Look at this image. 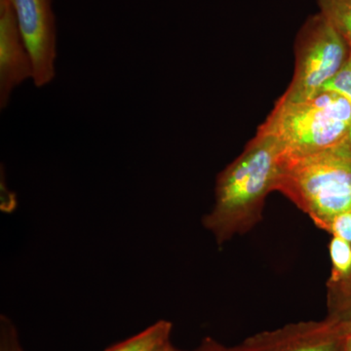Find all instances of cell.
<instances>
[{"label":"cell","mask_w":351,"mask_h":351,"mask_svg":"<svg viewBox=\"0 0 351 351\" xmlns=\"http://www.w3.org/2000/svg\"><path fill=\"white\" fill-rule=\"evenodd\" d=\"M193 351H241V350L239 346H234V348H228V346L221 345L211 337H206L202 339L198 348Z\"/></svg>","instance_id":"cell-16"},{"label":"cell","mask_w":351,"mask_h":351,"mask_svg":"<svg viewBox=\"0 0 351 351\" xmlns=\"http://www.w3.org/2000/svg\"><path fill=\"white\" fill-rule=\"evenodd\" d=\"M328 315L351 325V278L345 282L328 284Z\"/></svg>","instance_id":"cell-11"},{"label":"cell","mask_w":351,"mask_h":351,"mask_svg":"<svg viewBox=\"0 0 351 351\" xmlns=\"http://www.w3.org/2000/svg\"><path fill=\"white\" fill-rule=\"evenodd\" d=\"M316 3L351 49V0H316Z\"/></svg>","instance_id":"cell-9"},{"label":"cell","mask_w":351,"mask_h":351,"mask_svg":"<svg viewBox=\"0 0 351 351\" xmlns=\"http://www.w3.org/2000/svg\"><path fill=\"white\" fill-rule=\"evenodd\" d=\"M34 66L32 82L46 86L56 75L57 27L52 0H9Z\"/></svg>","instance_id":"cell-5"},{"label":"cell","mask_w":351,"mask_h":351,"mask_svg":"<svg viewBox=\"0 0 351 351\" xmlns=\"http://www.w3.org/2000/svg\"><path fill=\"white\" fill-rule=\"evenodd\" d=\"M328 232L351 244V211L335 217Z\"/></svg>","instance_id":"cell-14"},{"label":"cell","mask_w":351,"mask_h":351,"mask_svg":"<svg viewBox=\"0 0 351 351\" xmlns=\"http://www.w3.org/2000/svg\"><path fill=\"white\" fill-rule=\"evenodd\" d=\"M346 329L339 339L337 351H351V325L348 323H346Z\"/></svg>","instance_id":"cell-17"},{"label":"cell","mask_w":351,"mask_h":351,"mask_svg":"<svg viewBox=\"0 0 351 351\" xmlns=\"http://www.w3.org/2000/svg\"><path fill=\"white\" fill-rule=\"evenodd\" d=\"M292 82L281 98L302 101L322 92L350 55V47L329 20L318 12L309 16L295 36Z\"/></svg>","instance_id":"cell-4"},{"label":"cell","mask_w":351,"mask_h":351,"mask_svg":"<svg viewBox=\"0 0 351 351\" xmlns=\"http://www.w3.org/2000/svg\"><path fill=\"white\" fill-rule=\"evenodd\" d=\"M9 1V0H0V4L5 3V2Z\"/></svg>","instance_id":"cell-19"},{"label":"cell","mask_w":351,"mask_h":351,"mask_svg":"<svg viewBox=\"0 0 351 351\" xmlns=\"http://www.w3.org/2000/svg\"><path fill=\"white\" fill-rule=\"evenodd\" d=\"M152 351H179V350H177V348L173 346V343H171L170 339H168L165 343H161L160 346H157V348H154Z\"/></svg>","instance_id":"cell-18"},{"label":"cell","mask_w":351,"mask_h":351,"mask_svg":"<svg viewBox=\"0 0 351 351\" xmlns=\"http://www.w3.org/2000/svg\"><path fill=\"white\" fill-rule=\"evenodd\" d=\"M276 191L328 232L335 217L351 211V142L311 154H281Z\"/></svg>","instance_id":"cell-2"},{"label":"cell","mask_w":351,"mask_h":351,"mask_svg":"<svg viewBox=\"0 0 351 351\" xmlns=\"http://www.w3.org/2000/svg\"><path fill=\"white\" fill-rule=\"evenodd\" d=\"M0 351H24L17 328L4 314L0 315Z\"/></svg>","instance_id":"cell-12"},{"label":"cell","mask_w":351,"mask_h":351,"mask_svg":"<svg viewBox=\"0 0 351 351\" xmlns=\"http://www.w3.org/2000/svg\"><path fill=\"white\" fill-rule=\"evenodd\" d=\"M281 149L276 141L256 134L243 152L217 178L213 209L203 226L223 245L262 219L263 204L274 191Z\"/></svg>","instance_id":"cell-1"},{"label":"cell","mask_w":351,"mask_h":351,"mask_svg":"<svg viewBox=\"0 0 351 351\" xmlns=\"http://www.w3.org/2000/svg\"><path fill=\"white\" fill-rule=\"evenodd\" d=\"M179 351H182V350H179Z\"/></svg>","instance_id":"cell-20"},{"label":"cell","mask_w":351,"mask_h":351,"mask_svg":"<svg viewBox=\"0 0 351 351\" xmlns=\"http://www.w3.org/2000/svg\"><path fill=\"white\" fill-rule=\"evenodd\" d=\"M346 325L328 315L324 320L292 323L258 332L239 346L241 351H337Z\"/></svg>","instance_id":"cell-6"},{"label":"cell","mask_w":351,"mask_h":351,"mask_svg":"<svg viewBox=\"0 0 351 351\" xmlns=\"http://www.w3.org/2000/svg\"><path fill=\"white\" fill-rule=\"evenodd\" d=\"M173 324L168 320H158L135 336L115 343L105 351H152L170 339Z\"/></svg>","instance_id":"cell-8"},{"label":"cell","mask_w":351,"mask_h":351,"mask_svg":"<svg viewBox=\"0 0 351 351\" xmlns=\"http://www.w3.org/2000/svg\"><path fill=\"white\" fill-rule=\"evenodd\" d=\"M257 134L276 141L286 156L339 147L351 142V105L326 90L307 100L280 97Z\"/></svg>","instance_id":"cell-3"},{"label":"cell","mask_w":351,"mask_h":351,"mask_svg":"<svg viewBox=\"0 0 351 351\" xmlns=\"http://www.w3.org/2000/svg\"><path fill=\"white\" fill-rule=\"evenodd\" d=\"M324 90L341 95L351 105V49L350 58L345 66L339 71L338 75L328 83Z\"/></svg>","instance_id":"cell-13"},{"label":"cell","mask_w":351,"mask_h":351,"mask_svg":"<svg viewBox=\"0 0 351 351\" xmlns=\"http://www.w3.org/2000/svg\"><path fill=\"white\" fill-rule=\"evenodd\" d=\"M34 77L32 58L10 2L0 4V108L4 110L15 88Z\"/></svg>","instance_id":"cell-7"},{"label":"cell","mask_w":351,"mask_h":351,"mask_svg":"<svg viewBox=\"0 0 351 351\" xmlns=\"http://www.w3.org/2000/svg\"><path fill=\"white\" fill-rule=\"evenodd\" d=\"M17 206L16 195L7 188L5 180L1 178V198H0V209L4 213H12Z\"/></svg>","instance_id":"cell-15"},{"label":"cell","mask_w":351,"mask_h":351,"mask_svg":"<svg viewBox=\"0 0 351 351\" xmlns=\"http://www.w3.org/2000/svg\"><path fill=\"white\" fill-rule=\"evenodd\" d=\"M331 276L327 284L341 283L351 278V244L339 237H332L329 244Z\"/></svg>","instance_id":"cell-10"}]
</instances>
